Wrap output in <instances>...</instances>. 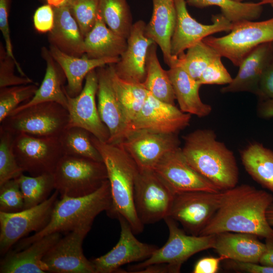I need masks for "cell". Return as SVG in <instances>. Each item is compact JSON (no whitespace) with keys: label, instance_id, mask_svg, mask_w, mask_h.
Masks as SVG:
<instances>
[{"label":"cell","instance_id":"32","mask_svg":"<svg viewBox=\"0 0 273 273\" xmlns=\"http://www.w3.org/2000/svg\"><path fill=\"white\" fill-rule=\"evenodd\" d=\"M157 44L154 42L149 48L146 65V75L142 83L155 98L162 102L175 105L176 99L167 71L161 67L157 55Z\"/></svg>","mask_w":273,"mask_h":273},{"label":"cell","instance_id":"22","mask_svg":"<svg viewBox=\"0 0 273 273\" xmlns=\"http://www.w3.org/2000/svg\"><path fill=\"white\" fill-rule=\"evenodd\" d=\"M61 238L60 233H55L34 241L22 250H10L1 261L0 272H48L43 258Z\"/></svg>","mask_w":273,"mask_h":273},{"label":"cell","instance_id":"44","mask_svg":"<svg viewBox=\"0 0 273 273\" xmlns=\"http://www.w3.org/2000/svg\"><path fill=\"white\" fill-rule=\"evenodd\" d=\"M222 57L219 56L203 71L198 81L203 84H229L232 80L230 74L223 64Z\"/></svg>","mask_w":273,"mask_h":273},{"label":"cell","instance_id":"37","mask_svg":"<svg viewBox=\"0 0 273 273\" xmlns=\"http://www.w3.org/2000/svg\"><path fill=\"white\" fill-rule=\"evenodd\" d=\"M22 192L24 209L35 206L46 201L55 189L53 174L27 176L23 173L15 178Z\"/></svg>","mask_w":273,"mask_h":273},{"label":"cell","instance_id":"4","mask_svg":"<svg viewBox=\"0 0 273 273\" xmlns=\"http://www.w3.org/2000/svg\"><path fill=\"white\" fill-rule=\"evenodd\" d=\"M112 204L108 179L96 191L79 197H62L55 204L51 219L41 231L21 239L16 243L15 251L26 248L34 241L55 233H69L83 225L92 226L96 217L106 212Z\"/></svg>","mask_w":273,"mask_h":273},{"label":"cell","instance_id":"33","mask_svg":"<svg viewBox=\"0 0 273 273\" xmlns=\"http://www.w3.org/2000/svg\"><path fill=\"white\" fill-rule=\"evenodd\" d=\"M108 67L115 93L129 122V127L142 108L149 92L142 83L127 82L119 77L115 71L113 64L108 65Z\"/></svg>","mask_w":273,"mask_h":273},{"label":"cell","instance_id":"3","mask_svg":"<svg viewBox=\"0 0 273 273\" xmlns=\"http://www.w3.org/2000/svg\"><path fill=\"white\" fill-rule=\"evenodd\" d=\"M183 154L188 164L220 191L233 188L239 172L233 152L209 129H197L184 137Z\"/></svg>","mask_w":273,"mask_h":273},{"label":"cell","instance_id":"15","mask_svg":"<svg viewBox=\"0 0 273 273\" xmlns=\"http://www.w3.org/2000/svg\"><path fill=\"white\" fill-rule=\"evenodd\" d=\"M85 79L81 92L76 97L69 96L64 87L67 99V109L69 115L67 127H82L97 139L107 142L110 136L109 131L101 119L96 102L98 88V78L96 69L89 72Z\"/></svg>","mask_w":273,"mask_h":273},{"label":"cell","instance_id":"50","mask_svg":"<svg viewBox=\"0 0 273 273\" xmlns=\"http://www.w3.org/2000/svg\"><path fill=\"white\" fill-rule=\"evenodd\" d=\"M181 268L168 263H155L146 266L138 273H177Z\"/></svg>","mask_w":273,"mask_h":273},{"label":"cell","instance_id":"52","mask_svg":"<svg viewBox=\"0 0 273 273\" xmlns=\"http://www.w3.org/2000/svg\"><path fill=\"white\" fill-rule=\"evenodd\" d=\"M258 113L262 118L273 117V99L261 101L258 107Z\"/></svg>","mask_w":273,"mask_h":273},{"label":"cell","instance_id":"49","mask_svg":"<svg viewBox=\"0 0 273 273\" xmlns=\"http://www.w3.org/2000/svg\"><path fill=\"white\" fill-rule=\"evenodd\" d=\"M225 259L222 256L218 257H206L198 260L194 265L193 273H216L218 271L220 262Z\"/></svg>","mask_w":273,"mask_h":273},{"label":"cell","instance_id":"11","mask_svg":"<svg viewBox=\"0 0 273 273\" xmlns=\"http://www.w3.org/2000/svg\"><path fill=\"white\" fill-rule=\"evenodd\" d=\"M13 149L19 166L33 176L53 174L64 155L58 138L38 137L25 133L15 134Z\"/></svg>","mask_w":273,"mask_h":273},{"label":"cell","instance_id":"24","mask_svg":"<svg viewBox=\"0 0 273 273\" xmlns=\"http://www.w3.org/2000/svg\"><path fill=\"white\" fill-rule=\"evenodd\" d=\"M152 1L153 12L146 26L145 35L160 47L165 63L170 67L177 59L171 54V39L176 20L175 4L174 0Z\"/></svg>","mask_w":273,"mask_h":273},{"label":"cell","instance_id":"40","mask_svg":"<svg viewBox=\"0 0 273 273\" xmlns=\"http://www.w3.org/2000/svg\"><path fill=\"white\" fill-rule=\"evenodd\" d=\"M38 87L33 83L0 88V123L21 103L30 100Z\"/></svg>","mask_w":273,"mask_h":273},{"label":"cell","instance_id":"7","mask_svg":"<svg viewBox=\"0 0 273 273\" xmlns=\"http://www.w3.org/2000/svg\"><path fill=\"white\" fill-rule=\"evenodd\" d=\"M222 57L239 67L243 59L256 47L273 43V17L261 21H245L233 24L228 34L209 36L202 40Z\"/></svg>","mask_w":273,"mask_h":273},{"label":"cell","instance_id":"16","mask_svg":"<svg viewBox=\"0 0 273 273\" xmlns=\"http://www.w3.org/2000/svg\"><path fill=\"white\" fill-rule=\"evenodd\" d=\"M119 145L140 169H153L164 156L179 148L180 141L177 133L139 129L128 133Z\"/></svg>","mask_w":273,"mask_h":273},{"label":"cell","instance_id":"48","mask_svg":"<svg viewBox=\"0 0 273 273\" xmlns=\"http://www.w3.org/2000/svg\"><path fill=\"white\" fill-rule=\"evenodd\" d=\"M256 95L261 101L273 99V59L261 77Z\"/></svg>","mask_w":273,"mask_h":273},{"label":"cell","instance_id":"45","mask_svg":"<svg viewBox=\"0 0 273 273\" xmlns=\"http://www.w3.org/2000/svg\"><path fill=\"white\" fill-rule=\"evenodd\" d=\"M54 20V8L49 4H44L38 7L34 13V27L40 33L49 32L53 29Z\"/></svg>","mask_w":273,"mask_h":273},{"label":"cell","instance_id":"38","mask_svg":"<svg viewBox=\"0 0 273 273\" xmlns=\"http://www.w3.org/2000/svg\"><path fill=\"white\" fill-rule=\"evenodd\" d=\"M219 56L213 48L202 40L179 56L176 63L190 76L198 80L205 68Z\"/></svg>","mask_w":273,"mask_h":273},{"label":"cell","instance_id":"14","mask_svg":"<svg viewBox=\"0 0 273 273\" xmlns=\"http://www.w3.org/2000/svg\"><path fill=\"white\" fill-rule=\"evenodd\" d=\"M92 226L83 225L61 238L43 258L48 272L95 273L93 264L84 256L82 243Z\"/></svg>","mask_w":273,"mask_h":273},{"label":"cell","instance_id":"46","mask_svg":"<svg viewBox=\"0 0 273 273\" xmlns=\"http://www.w3.org/2000/svg\"><path fill=\"white\" fill-rule=\"evenodd\" d=\"M11 2V0H0V29L5 42V48L7 52L16 63L20 66L16 60L13 53L9 24V16Z\"/></svg>","mask_w":273,"mask_h":273},{"label":"cell","instance_id":"55","mask_svg":"<svg viewBox=\"0 0 273 273\" xmlns=\"http://www.w3.org/2000/svg\"><path fill=\"white\" fill-rule=\"evenodd\" d=\"M259 3L262 5H269L273 7V0H260Z\"/></svg>","mask_w":273,"mask_h":273},{"label":"cell","instance_id":"47","mask_svg":"<svg viewBox=\"0 0 273 273\" xmlns=\"http://www.w3.org/2000/svg\"><path fill=\"white\" fill-rule=\"evenodd\" d=\"M226 260L225 267L237 272L273 273V267L262 265L259 263Z\"/></svg>","mask_w":273,"mask_h":273},{"label":"cell","instance_id":"12","mask_svg":"<svg viewBox=\"0 0 273 273\" xmlns=\"http://www.w3.org/2000/svg\"><path fill=\"white\" fill-rule=\"evenodd\" d=\"M222 191L175 193L168 217L179 222L188 234L198 236L218 210Z\"/></svg>","mask_w":273,"mask_h":273},{"label":"cell","instance_id":"41","mask_svg":"<svg viewBox=\"0 0 273 273\" xmlns=\"http://www.w3.org/2000/svg\"><path fill=\"white\" fill-rule=\"evenodd\" d=\"M0 43V88L33 83Z\"/></svg>","mask_w":273,"mask_h":273},{"label":"cell","instance_id":"43","mask_svg":"<svg viewBox=\"0 0 273 273\" xmlns=\"http://www.w3.org/2000/svg\"><path fill=\"white\" fill-rule=\"evenodd\" d=\"M23 209L24 198L16 179L0 185V211L12 213Z\"/></svg>","mask_w":273,"mask_h":273},{"label":"cell","instance_id":"27","mask_svg":"<svg viewBox=\"0 0 273 273\" xmlns=\"http://www.w3.org/2000/svg\"><path fill=\"white\" fill-rule=\"evenodd\" d=\"M54 24L48 35L51 45L68 55L83 56L85 55L84 37L68 5L54 8Z\"/></svg>","mask_w":273,"mask_h":273},{"label":"cell","instance_id":"53","mask_svg":"<svg viewBox=\"0 0 273 273\" xmlns=\"http://www.w3.org/2000/svg\"><path fill=\"white\" fill-rule=\"evenodd\" d=\"M44 4H49L53 8H58L68 5L72 0H42Z\"/></svg>","mask_w":273,"mask_h":273},{"label":"cell","instance_id":"29","mask_svg":"<svg viewBox=\"0 0 273 273\" xmlns=\"http://www.w3.org/2000/svg\"><path fill=\"white\" fill-rule=\"evenodd\" d=\"M176 61L169 67L167 73L179 109L184 112L199 117L208 116L212 111V107L200 99L199 90L202 85L178 65Z\"/></svg>","mask_w":273,"mask_h":273},{"label":"cell","instance_id":"13","mask_svg":"<svg viewBox=\"0 0 273 273\" xmlns=\"http://www.w3.org/2000/svg\"><path fill=\"white\" fill-rule=\"evenodd\" d=\"M174 2L176 20L171 39V54L174 58H178L205 38L217 32H230L233 27V24L221 13L212 15V24H202L190 15L186 0H174Z\"/></svg>","mask_w":273,"mask_h":273},{"label":"cell","instance_id":"17","mask_svg":"<svg viewBox=\"0 0 273 273\" xmlns=\"http://www.w3.org/2000/svg\"><path fill=\"white\" fill-rule=\"evenodd\" d=\"M117 219L120 225L119 239L110 251L91 260L95 273L121 272L122 266L144 261L158 248L156 245L139 241L125 218L119 217Z\"/></svg>","mask_w":273,"mask_h":273},{"label":"cell","instance_id":"35","mask_svg":"<svg viewBox=\"0 0 273 273\" xmlns=\"http://www.w3.org/2000/svg\"><path fill=\"white\" fill-rule=\"evenodd\" d=\"M91 135L82 127H67L58 138L64 155L103 162L100 153L92 141Z\"/></svg>","mask_w":273,"mask_h":273},{"label":"cell","instance_id":"28","mask_svg":"<svg viewBox=\"0 0 273 273\" xmlns=\"http://www.w3.org/2000/svg\"><path fill=\"white\" fill-rule=\"evenodd\" d=\"M41 56L46 62V70L43 79L33 97L23 103L10 114H13L28 107L44 102H56L67 107V99L64 83L66 76L61 67L45 47L41 49Z\"/></svg>","mask_w":273,"mask_h":273},{"label":"cell","instance_id":"51","mask_svg":"<svg viewBox=\"0 0 273 273\" xmlns=\"http://www.w3.org/2000/svg\"><path fill=\"white\" fill-rule=\"evenodd\" d=\"M266 249L262 255L259 263L273 267V238L265 239Z\"/></svg>","mask_w":273,"mask_h":273},{"label":"cell","instance_id":"20","mask_svg":"<svg viewBox=\"0 0 273 273\" xmlns=\"http://www.w3.org/2000/svg\"><path fill=\"white\" fill-rule=\"evenodd\" d=\"M98 109L110 136L107 143L119 144L126 136L129 122L115 93L108 66L98 68Z\"/></svg>","mask_w":273,"mask_h":273},{"label":"cell","instance_id":"8","mask_svg":"<svg viewBox=\"0 0 273 273\" xmlns=\"http://www.w3.org/2000/svg\"><path fill=\"white\" fill-rule=\"evenodd\" d=\"M164 220L169 231L165 244L147 259L129 266L128 272L138 273L147 266L158 263H168L181 268L196 253L213 248L215 235H188L172 218L167 217Z\"/></svg>","mask_w":273,"mask_h":273},{"label":"cell","instance_id":"34","mask_svg":"<svg viewBox=\"0 0 273 273\" xmlns=\"http://www.w3.org/2000/svg\"><path fill=\"white\" fill-rule=\"evenodd\" d=\"M187 4L198 8L218 7L221 13L231 23L254 21L262 14L263 6L258 3H239L232 0H186Z\"/></svg>","mask_w":273,"mask_h":273},{"label":"cell","instance_id":"42","mask_svg":"<svg viewBox=\"0 0 273 273\" xmlns=\"http://www.w3.org/2000/svg\"><path fill=\"white\" fill-rule=\"evenodd\" d=\"M99 0H72L68 6L84 37L95 24L99 14Z\"/></svg>","mask_w":273,"mask_h":273},{"label":"cell","instance_id":"26","mask_svg":"<svg viewBox=\"0 0 273 273\" xmlns=\"http://www.w3.org/2000/svg\"><path fill=\"white\" fill-rule=\"evenodd\" d=\"M258 237L248 233H219L215 234L213 249L226 260L259 263L266 246Z\"/></svg>","mask_w":273,"mask_h":273},{"label":"cell","instance_id":"6","mask_svg":"<svg viewBox=\"0 0 273 273\" xmlns=\"http://www.w3.org/2000/svg\"><path fill=\"white\" fill-rule=\"evenodd\" d=\"M69 120L66 108L56 102H44L10 114L0 127L13 134L25 133L38 137L59 138Z\"/></svg>","mask_w":273,"mask_h":273},{"label":"cell","instance_id":"1","mask_svg":"<svg viewBox=\"0 0 273 273\" xmlns=\"http://www.w3.org/2000/svg\"><path fill=\"white\" fill-rule=\"evenodd\" d=\"M272 202V194L247 184L222 191L218 210L199 235L230 232L273 238V228L266 216Z\"/></svg>","mask_w":273,"mask_h":273},{"label":"cell","instance_id":"56","mask_svg":"<svg viewBox=\"0 0 273 273\" xmlns=\"http://www.w3.org/2000/svg\"><path fill=\"white\" fill-rule=\"evenodd\" d=\"M232 1H235V2H236L242 3V2H243L244 1H247V0H232Z\"/></svg>","mask_w":273,"mask_h":273},{"label":"cell","instance_id":"23","mask_svg":"<svg viewBox=\"0 0 273 273\" xmlns=\"http://www.w3.org/2000/svg\"><path fill=\"white\" fill-rule=\"evenodd\" d=\"M272 59V42L256 47L243 59L237 74L230 83L221 88V93L249 92L256 95L261 77Z\"/></svg>","mask_w":273,"mask_h":273},{"label":"cell","instance_id":"9","mask_svg":"<svg viewBox=\"0 0 273 273\" xmlns=\"http://www.w3.org/2000/svg\"><path fill=\"white\" fill-rule=\"evenodd\" d=\"M174 193L153 169H140L134 189L137 215L144 224L168 216Z\"/></svg>","mask_w":273,"mask_h":273},{"label":"cell","instance_id":"21","mask_svg":"<svg viewBox=\"0 0 273 273\" xmlns=\"http://www.w3.org/2000/svg\"><path fill=\"white\" fill-rule=\"evenodd\" d=\"M146 24L143 20L134 22L127 38V48L113 64L118 76L123 80L143 83L146 75V65L149 47L154 42L145 35Z\"/></svg>","mask_w":273,"mask_h":273},{"label":"cell","instance_id":"2","mask_svg":"<svg viewBox=\"0 0 273 273\" xmlns=\"http://www.w3.org/2000/svg\"><path fill=\"white\" fill-rule=\"evenodd\" d=\"M91 139L102 156L110 186L112 204L107 214L112 218L123 217L135 234L142 233L144 225L137 215L134 202L138 165L120 145L108 143L92 134Z\"/></svg>","mask_w":273,"mask_h":273},{"label":"cell","instance_id":"36","mask_svg":"<svg viewBox=\"0 0 273 273\" xmlns=\"http://www.w3.org/2000/svg\"><path fill=\"white\" fill-rule=\"evenodd\" d=\"M99 14L108 28L127 39L133 23L126 0H99Z\"/></svg>","mask_w":273,"mask_h":273},{"label":"cell","instance_id":"30","mask_svg":"<svg viewBox=\"0 0 273 273\" xmlns=\"http://www.w3.org/2000/svg\"><path fill=\"white\" fill-rule=\"evenodd\" d=\"M127 44V39L108 28L98 14L95 25L84 37L85 55L91 59L120 57Z\"/></svg>","mask_w":273,"mask_h":273},{"label":"cell","instance_id":"31","mask_svg":"<svg viewBox=\"0 0 273 273\" xmlns=\"http://www.w3.org/2000/svg\"><path fill=\"white\" fill-rule=\"evenodd\" d=\"M242 163L248 173L262 187L273 193V151L254 143L241 153Z\"/></svg>","mask_w":273,"mask_h":273},{"label":"cell","instance_id":"19","mask_svg":"<svg viewBox=\"0 0 273 273\" xmlns=\"http://www.w3.org/2000/svg\"><path fill=\"white\" fill-rule=\"evenodd\" d=\"M191 116L175 105L159 100L149 92L142 108L130 124L127 134L139 129L178 133L189 125Z\"/></svg>","mask_w":273,"mask_h":273},{"label":"cell","instance_id":"25","mask_svg":"<svg viewBox=\"0 0 273 273\" xmlns=\"http://www.w3.org/2000/svg\"><path fill=\"white\" fill-rule=\"evenodd\" d=\"M49 51L66 76L67 85L65 86V90L72 97L80 93L83 88V81L89 72L107 65L115 64L120 59V57L91 59L85 55L77 57L68 55L52 45H50Z\"/></svg>","mask_w":273,"mask_h":273},{"label":"cell","instance_id":"10","mask_svg":"<svg viewBox=\"0 0 273 273\" xmlns=\"http://www.w3.org/2000/svg\"><path fill=\"white\" fill-rule=\"evenodd\" d=\"M59 193L57 190L41 203L8 213L0 211V254L4 256L22 238L42 230L49 222Z\"/></svg>","mask_w":273,"mask_h":273},{"label":"cell","instance_id":"18","mask_svg":"<svg viewBox=\"0 0 273 273\" xmlns=\"http://www.w3.org/2000/svg\"><path fill=\"white\" fill-rule=\"evenodd\" d=\"M153 170L174 194L193 191L221 192L188 164L180 147L164 156Z\"/></svg>","mask_w":273,"mask_h":273},{"label":"cell","instance_id":"5","mask_svg":"<svg viewBox=\"0 0 273 273\" xmlns=\"http://www.w3.org/2000/svg\"><path fill=\"white\" fill-rule=\"evenodd\" d=\"M55 190L61 197H79L92 194L108 180L103 162L64 155L53 173Z\"/></svg>","mask_w":273,"mask_h":273},{"label":"cell","instance_id":"54","mask_svg":"<svg viewBox=\"0 0 273 273\" xmlns=\"http://www.w3.org/2000/svg\"><path fill=\"white\" fill-rule=\"evenodd\" d=\"M266 216L268 223L271 226H273V202L269 206L266 212Z\"/></svg>","mask_w":273,"mask_h":273},{"label":"cell","instance_id":"39","mask_svg":"<svg viewBox=\"0 0 273 273\" xmlns=\"http://www.w3.org/2000/svg\"><path fill=\"white\" fill-rule=\"evenodd\" d=\"M15 134L0 127V185L23 173L13 149Z\"/></svg>","mask_w":273,"mask_h":273}]
</instances>
